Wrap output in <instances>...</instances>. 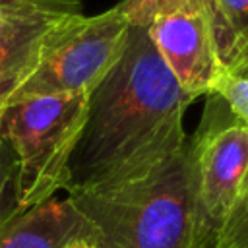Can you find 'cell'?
<instances>
[{"label": "cell", "instance_id": "2", "mask_svg": "<svg viewBox=\"0 0 248 248\" xmlns=\"http://www.w3.org/2000/svg\"><path fill=\"white\" fill-rule=\"evenodd\" d=\"M93 248H209L192 138L149 172L107 190H72Z\"/></svg>", "mask_w": 248, "mask_h": 248}, {"label": "cell", "instance_id": "8", "mask_svg": "<svg viewBox=\"0 0 248 248\" xmlns=\"http://www.w3.org/2000/svg\"><path fill=\"white\" fill-rule=\"evenodd\" d=\"M62 19H39L0 35V107L35 68L50 31Z\"/></svg>", "mask_w": 248, "mask_h": 248}, {"label": "cell", "instance_id": "14", "mask_svg": "<svg viewBox=\"0 0 248 248\" xmlns=\"http://www.w3.org/2000/svg\"><path fill=\"white\" fill-rule=\"evenodd\" d=\"M14 174H16V163H14L12 151L0 140V229L16 215Z\"/></svg>", "mask_w": 248, "mask_h": 248}, {"label": "cell", "instance_id": "4", "mask_svg": "<svg viewBox=\"0 0 248 248\" xmlns=\"http://www.w3.org/2000/svg\"><path fill=\"white\" fill-rule=\"evenodd\" d=\"M128 31L130 23L118 6L95 16L78 14L58 21L35 68L4 105L25 97L89 95L118 60Z\"/></svg>", "mask_w": 248, "mask_h": 248}, {"label": "cell", "instance_id": "12", "mask_svg": "<svg viewBox=\"0 0 248 248\" xmlns=\"http://www.w3.org/2000/svg\"><path fill=\"white\" fill-rule=\"evenodd\" d=\"M116 6L122 10L130 25H141V27H149V23L161 14L188 6L205 8L213 19V0H122Z\"/></svg>", "mask_w": 248, "mask_h": 248}, {"label": "cell", "instance_id": "6", "mask_svg": "<svg viewBox=\"0 0 248 248\" xmlns=\"http://www.w3.org/2000/svg\"><path fill=\"white\" fill-rule=\"evenodd\" d=\"M147 31L178 85L194 99L209 95L223 70L211 14L200 6L178 8L157 16Z\"/></svg>", "mask_w": 248, "mask_h": 248}, {"label": "cell", "instance_id": "5", "mask_svg": "<svg viewBox=\"0 0 248 248\" xmlns=\"http://www.w3.org/2000/svg\"><path fill=\"white\" fill-rule=\"evenodd\" d=\"M207 97L192 149L198 200L213 240L248 182V128L229 112L217 95Z\"/></svg>", "mask_w": 248, "mask_h": 248}, {"label": "cell", "instance_id": "15", "mask_svg": "<svg viewBox=\"0 0 248 248\" xmlns=\"http://www.w3.org/2000/svg\"><path fill=\"white\" fill-rule=\"evenodd\" d=\"M68 248H93V246H91L89 240H76V242H72Z\"/></svg>", "mask_w": 248, "mask_h": 248}, {"label": "cell", "instance_id": "3", "mask_svg": "<svg viewBox=\"0 0 248 248\" xmlns=\"http://www.w3.org/2000/svg\"><path fill=\"white\" fill-rule=\"evenodd\" d=\"M87 105L89 95L64 93L0 107V140L16 163V213L70 190V161L85 126Z\"/></svg>", "mask_w": 248, "mask_h": 248}, {"label": "cell", "instance_id": "7", "mask_svg": "<svg viewBox=\"0 0 248 248\" xmlns=\"http://www.w3.org/2000/svg\"><path fill=\"white\" fill-rule=\"evenodd\" d=\"M91 234L89 221L66 194L16 213L0 229V248H68Z\"/></svg>", "mask_w": 248, "mask_h": 248}, {"label": "cell", "instance_id": "9", "mask_svg": "<svg viewBox=\"0 0 248 248\" xmlns=\"http://www.w3.org/2000/svg\"><path fill=\"white\" fill-rule=\"evenodd\" d=\"M213 29L223 66L248 56V0H213Z\"/></svg>", "mask_w": 248, "mask_h": 248}, {"label": "cell", "instance_id": "13", "mask_svg": "<svg viewBox=\"0 0 248 248\" xmlns=\"http://www.w3.org/2000/svg\"><path fill=\"white\" fill-rule=\"evenodd\" d=\"M209 248H248V182L232 211L215 232Z\"/></svg>", "mask_w": 248, "mask_h": 248}, {"label": "cell", "instance_id": "11", "mask_svg": "<svg viewBox=\"0 0 248 248\" xmlns=\"http://www.w3.org/2000/svg\"><path fill=\"white\" fill-rule=\"evenodd\" d=\"M209 95H217L229 112L248 128V56L223 66Z\"/></svg>", "mask_w": 248, "mask_h": 248}, {"label": "cell", "instance_id": "1", "mask_svg": "<svg viewBox=\"0 0 248 248\" xmlns=\"http://www.w3.org/2000/svg\"><path fill=\"white\" fill-rule=\"evenodd\" d=\"M192 101L159 56L147 27L130 25L118 60L89 93L68 192L118 186L174 155L188 141L184 114Z\"/></svg>", "mask_w": 248, "mask_h": 248}, {"label": "cell", "instance_id": "10", "mask_svg": "<svg viewBox=\"0 0 248 248\" xmlns=\"http://www.w3.org/2000/svg\"><path fill=\"white\" fill-rule=\"evenodd\" d=\"M78 14H83L81 0H0V35L31 21Z\"/></svg>", "mask_w": 248, "mask_h": 248}]
</instances>
